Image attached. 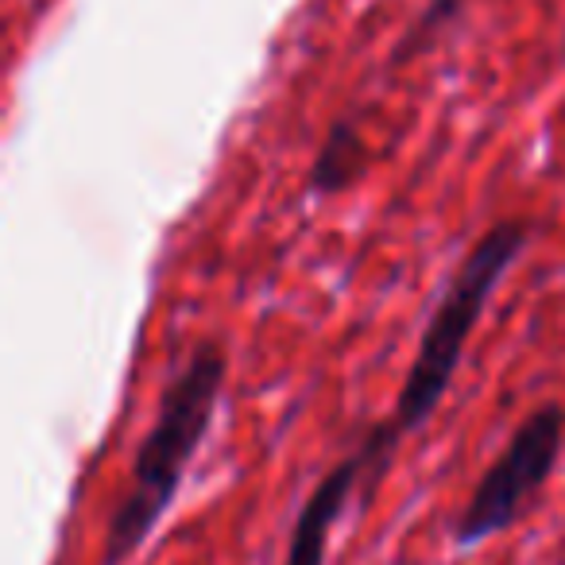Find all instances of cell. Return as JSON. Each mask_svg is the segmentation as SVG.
<instances>
[{
	"mask_svg": "<svg viewBox=\"0 0 565 565\" xmlns=\"http://www.w3.org/2000/svg\"><path fill=\"white\" fill-rule=\"evenodd\" d=\"M531 236L534 225L526 217H500L472 241V248L454 267L430 318H426L415 356L403 372L399 395H395L387 418H380L399 441H407L438 415L465 364V349L477 338L488 302L495 299L515 259L526 252Z\"/></svg>",
	"mask_w": 565,
	"mask_h": 565,
	"instance_id": "7a4b0ae2",
	"label": "cell"
},
{
	"mask_svg": "<svg viewBox=\"0 0 565 565\" xmlns=\"http://www.w3.org/2000/svg\"><path fill=\"white\" fill-rule=\"evenodd\" d=\"M465 0H426L423 12H418V20L411 24V32L399 40V47H395L392 63H411L415 55H423V51H430L434 43H438V35L446 32L449 24H454L457 17H461Z\"/></svg>",
	"mask_w": 565,
	"mask_h": 565,
	"instance_id": "8992f818",
	"label": "cell"
},
{
	"mask_svg": "<svg viewBox=\"0 0 565 565\" xmlns=\"http://www.w3.org/2000/svg\"><path fill=\"white\" fill-rule=\"evenodd\" d=\"M369 167H372V148L364 140L361 125L353 117H338L326 128L322 143H318L315 159H310L307 190L315 198L345 194V190H353L369 174Z\"/></svg>",
	"mask_w": 565,
	"mask_h": 565,
	"instance_id": "5b68a950",
	"label": "cell"
},
{
	"mask_svg": "<svg viewBox=\"0 0 565 565\" xmlns=\"http://www.w3.org/2000/svg\"><path fill=\"white\" fill-rule=\"evenodd\" d=\"M562 58H565V35H562Z\"/></svg>",
	"mask_w": 565,
	"mask_h": 565,
	"instance_id": "52a82bcc",
	"label": "cell"
},
{
	"mask_svg": "<svg viewBox=\"0 0 565 565\" xmlns=\"http://www.w3.org/2000/svg\"><path fill=\"white\" fill-rule=\"evenodd\" d=\"M228 384V349L205 338L179 361L156 399L143 438L136 441L128 480L109 511L102 565H128L182 492L186 469L217 423V403Z\"/></svg>",
	"mask_w": 565,
	"mask_h": 565,
	"instance_id": "6da1fadb",
	"label": "cell"
},
{
	"mask_svg": "<svg viewBox=\"0 0 565 565\" xmlns=\"http://www.w3.org/2000/svg\"><path fill=\"white\" fill-rule=\"evenodd\" d=\"M565 454V403L546 399L531 407L508 434L500 454L488 461L469 500L461 503L449 539L457 550H472L480 542L508 534L523 523L531 503L550 484L557 461Z\"/></svg>",
	"mask_w": 565,
	"mask_h": 565,
	"instance_id": "3957f363",
	"label": "cell"
},
{
	"mask_svg": "<svg viewBox=\"0 0 565 565\" xmlns=\"http://www.w3.org/2000/svg\"><path fill=\"white\" fill-rule=\"evenodd\" d=\"M399 446L403 441L384 423H372L364 430V438L318 477V484L310 488V495L302 500L299 515L291 523V539H287L282 565H326L333 526L345 519L349 503L356 495L369 503L380 492Z\"/></svg>",
	"mask_w": 565,
	"mask_h": 565,
	"instance_id": "277c9868",
	"label": "cell"
}]
</instances>
